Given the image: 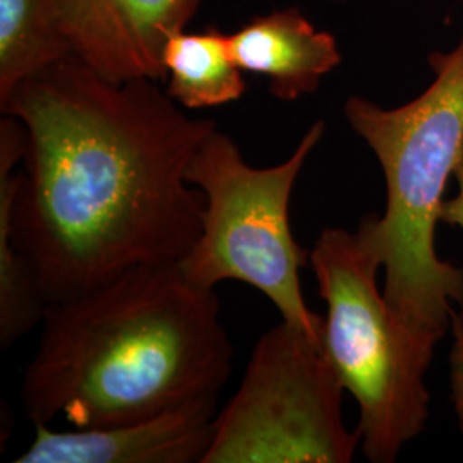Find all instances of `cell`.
I'll use <instances>...</instances> for the list:
<instances>
[{
    "instance_id": "5bb4252c",
    "label": "cell",
    "mask_w": 463,
    "mask_h": 463,
    "mask_svg": "<svg viewBox=\"0 0 463 463\" xmlns=\"http://www.w3.org/2000/svg\"><path fill=\"white\" fill-rule=\"evenodd\" d=\"M328 2H347V0H328Z\"/></svg>"
},
{
    "instance_id": "8fae6325",
    "label": "cell",
    "mask_w": 463,
    "mask_h": 463,
    "mask_svg": "<svg viewBox=\"0 0 463 463\" xmlns=\"http://www.w3.org/2000/svg\"><path fill=\"white\" fill-rule=\"evenodd\" d=\"M62 0H0V101L17 84L72 53Z\"/></svg>"
},
{
    "instance_id": "9c48e42d",
    "label": "cell",
    "mask_w": 463,
    "mask_h": 463,
    "mask_svg": "<svg viewBox=\"0 0 463 463\" xmlns=\"http://www.w3.org/2000/svg\"><path fill=\"white\" fill-rule=\"evenodd\" d=\"M231 49L239 67L266 78L269 93L281 101L313 95L342 62L336 38L317 30L298 7L252 17L231 34Z\"/></svg>"
},
{
    "instance_id": "8992f818",
    "label": "cell",
    "mask_w": 463,
    "mask_h": 463,
    "mask_svg": "<svg viewBox=\"0 0 463 463\" xmlns=\"http://www.w3.org/2000/svg\"><path fill=\"white\" fill-rule=\"evenodd\" d=\"M344 392L323 344L281 319L216 412L201 463H350L361 432L344 422Z\"/></svg>"
},
{
    "instance_id": "30bf717a",
    "label": "cell",
    "mask_w": 463,
    "mask_h": 463,
    "mask_svg": "<svg viewBox=\"0 0 463 463\" xmlns=\"http://www.w3.org/2000/svg\"><path fill=\"white\" fill-rule=\"evenodd\" d=\"M164 66L166 93L187 110L222 107L246 93L244 71L233 59L231 34L216 26L172 34L164 49Z\"/></svg>"
},
{
    "instance_id": "277c9868",
    "label": "cell",
    "mask_w": 463,
    "mask_h": 463,
    "mask_svg": "<svg viewBox=\"0 0 463 463\" xmlns=\"http://www.w3.org/2000/svg\"><path fill=\"white\" fill-rule=\"evenodd\" d=\"M309 265L326 302L323 348L359 407L361 449L369 462L393 463L430 419L426 374L438 342L390 306L357 232H321Z\"/></svg>"
},
{
    "instance_id": "3957f363",
    "label": "cell",
    "mask_w": 463,
    "mask_h": 463,
    "mask_svg": "<svg viewBox=\"0 0 463 463\" xmlns=\"http://www.w3.org/2000/svg\"><path fill=\"white\" fill-rule=\"evenodd\" d=\"M430 66L434 80L417 99L384 109L354 95L344 114L386 184L384 213L364 216L355 232L384 269L390 306L439 344L463 313V268L436 249L448 181L463 153V34L455 49L430 53Z\"/></svg>"
},
{
    "instance_id": "7c38bea8",
    "label": "cell",
    "mask_w": 463,
    "mask_h": 463,
    "mask_svg": "<svg viewBox=\"0 0 463 463\" xmlns=\"http://www.w3.org/2000/svg\"><path fill=\"white\" fill-rule=\"evenodd\" d=\"M21 155L0 151V345L13 347L43 321L47 300L43 298L32 266L17 250L11 232V212L19 187L14 166Z\"/></svg>"
},
{
    "instance_id": "7a4b0ae2",
    "label": "cell",
    "mask_w": 463,
    "mask_h": 463,
    "mask_svg": "<svg viewBox=\"0 0 463 463\" xmlns=\"http://www.w3.org/2000/svg\"><path fill=\"white\" fill-rule=\"evenodd\" d=\"M21 383L34 424L101 428L216 400L232 373L215 290L179 265L133 268L52 302Z\"/></svg>"
},
{
    "instance_id": "52a82bcc",
    "label": "cell",
    "mask_w": 463,
    "mask_h": 463,
    "mask_svg": "<svg viewBox=\"0 0 463 463\" xmlns=\"http://www.w3.org/2000/svg\"><path fill=\"white\" fill-rule=\"evenodd\" d=\"M201 0H62L72 53L112 83L166 81V40L185 30Z\"/></svg>"
},
{
    "instance_id": "4fadbf2b",
    "label": "cell",
    "mask_w": 463,
    "mask_h": 463,
    "mask_svg": "<svg viewBox=\"0 0 463 463\" xmlns=\"http://www.w3.org/2000/svg\"><path fill=\"white\" fill-rule=\"evenodd\" d=\"M457 194L445 201L441 212V223L463 229V153L457 170ZM451 333H453V350H451V393L455 402V412L458 417V426L463 432V313H455L451 317Z\"/></svg>"
},
{
    "instance_id": "ba28073f",
    "label": "cell",
    "mask_w": 463,
    "mask_h": 463,
    "mask_svg": "<svg viewBox=\"0 0 463 463\" xmlns=\"http://www.w3.org/2000/svg\"><path fill=\"white\" fill-rule=\"evenodd\" d=\"M216 400L199 402L141 420L53 430L34 424L16 463H194L210 447Z\"/></svg>"
},
{
    "instance_id": "5b68a950",
    "label": "cell",
    "mask_w": 463,
    "mask_h": 463,
    "mask_svg": "<svg viewBox=\"0 0 463 463\" xmlns=\"http://www.w3.org/2000/svg\"><path fill=\"white\" fill-rule=\"evenodd\" d=\"M326 133L315 122L292 155L279 165H249L231 136L213 129L187 166V183L204 196L196 244L179 261L185 277L215 290L222 281H241L261 292L292 323L323 344L325 317L302 294L300 269L309 252L290 229V199L298 175Z\"/></svg>"
},
{
    "instance_id": "6da1fadb",
    "label": "cell",
    "mask_w": 463,
    "mask_h": 463,
    "mask_svg": "<svg viewBox=\"0 0 463 463\" xmlns=\"http://www.w3.org/2000/svg\"><path fill=\"white\" fill-rule=\"evenodd\" d=\"M0 109L28 131L11 232L47 304L196 244L204 196L185 174L215 120L187 116L156 81L112 83L76 55Z\"/></svg>"
}]
</instances>
